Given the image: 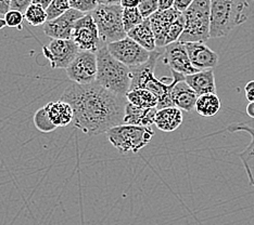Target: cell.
<instances>
[{"label": "cell", "mask_w": 254, "mask_h": 225, "mask_svg": "<svg viewBox=\"0 0 254 225\" xmlns=\"http://www.w3.org/2000/svg\"><path fill=\"white\" fill-rule=\"evenodd\" d=\"M61 101L70 104L74 112L72 125L85 135L94 136L124 124L127 99L112 93L97 83H72L63 92Z\"/></svg>", "instance_id": "obj_1"}, {"label": "cell", "mask_w": 254, "mask_h": 225, "mask_svg": "<svg viewBox=\"0 0 254 225\" xmlns=\"http://www.w3.org/2000/svg\"><path fill=\"white\" fill-rule=\"evenodd\" d=\"M163 52L161 51H153L151 52V57L150 60L140 66L132 67L130 69V90L134 89H145L157 97L158 99V111L165 107L174 106L171 99L172 90L174 86L185 80L184 75L171 71L173 75V79L170 83L166 82V78L159 79L154 76V68L157 65L159 57L162 55Z\"/></svg>", "instance_id": "obj_2"}, {"label": "cell", "mask_w": 254, "mask_h": 225, "mask_svg": "<svg viewBox=\"0 0 254 225\" xmlns=\"http://www.w3.org/2000/svg\"><path fill=\"white\" fill-rule=\"evenodd\" d=\"M96 83L119 96L126 97L130 88V69L110 53L107 45L97 51Z\"/></svg>", "instance_id": "obj_3"}, {"label": "cell", "mask_w": 254, "mask_h": 225, "mask_svg": "<svg viewBox=\"0 0 254 225\" xmlns=\"http://www.w3.org/2000/svg\"><path fill=\"white\" fill-rule=\"evenodd\" d=\"M247 0H211L210 37L219 38L230 34L234 28L248 20Z\"/></svg>", "instance_id": "obj_4"}, {"label": "cell", "mask_w": 254, "mask_h": 225, "mask_svg": "<svg viewBox=\"0 0 254 225\" xmlns=\"http://www.w3.org/2000/svg\"><path fill=\"white\" fill-rule=\"evenodd\" d=\"M183 14L185 30L178 42L206 43L211 38V0H194Z\"/></svg>", "instance_id": "obj_5"}, {"label": "cell", "mask_w": 254, "mask_h": 225, "mask_svg": "<svg viewBox=\"0 0 254 225\" xmlns=\"http://www.w3.org/2000/svg\"><path fill=\"white\" fill-rule=\"evenodd\" d=\"M110 143L121 154L138 153L150 143L154 135L151 127L121 125L107 132Z\"/></svg>", "instance_id": "obj_6"}, {"label": "cell", "mask_w": 254, "mask_h": 225, "mask_svg": "<svg viewBox=\"0 0 254 225\" xmlns=\"http://www.w3.org/2000/svg\"><path fill=\"white\" fill-rule=\"evenodd\" d=\"M90 14L98 27L103 44L109 45L127 37L123 25V8L121 4H99Z\"/></svg>", "instance_id": "obj_7"}, {"label": "cell", "mask_w": 254, "mask_h": 225, "mask_svg": "<svg viewBox=\"0 0 254 225\" xmlns=\"http://www.w3.org/2000/svg\"><path fill=\"white\" fill-rule=\"evenodd\" d=\"M107 47L115 59L129 68L145 64L151 57V52L143 49L128 36L119 42L109 44Z\"/></svg>", "instance_id": "obj_8"}, {"label": "cell", "mask_w": 254, "mask_h": 225, "mask_svg": "<svg viewBox=\"0 0 254 225\" xmlns=\"http://www.w3.org/2000/svg\"><path fill=\"white\" fill-rule=\"evenodd\" d=\"M67 78L78 85L96 83L98 73L97 54L89 51H80L65 69Z\"/></svg>", "instance_id": "obj_9"}, {"label": "cell", "mask_w": 254, "mask_h": 225, "mask_svg": "<svg viewBox=\"0 0 254 225\" xmlns=\"http://www.w3.org/2000/svg\"><path fill=\"white\" fill-rule=\"evenodd\" d=\"M72 40L80 51H89L97 53V51L106 44L102 43L98 27L90 13L85 14L75 24Z\"/></svg>", "instance_id": "obj_10"}, {"label": "cell", "mask_w": 254, "mask_h": 225, "mask_svg": "<svg viewBox=\"0 0 254 225\" xmlns=\"http://www.w3.org/2000/svg\"><path fill=\"white\" fill-rule=\"evenodd\" d=\"M79 52L72 39H51L48 45L43 47V53L49 60L53 69H66Z\"/></svg>", "instance_id": "obj_11"}, {"label": "cell", "mask_w": 254, "mask_h": 225, "mask_svg": "<svg viewBox=\"0 0 254 225\" xmlns=\"http://www.w3.org/2000/svg\"><path fill=\"white\" fill-rule=\"evenodd\" d=\"M84 15V13L77 10L70 9L57 19L46 22L43 27L44 33L51 39H72L75 24Z\"/></svg>", "instance_id": "obj_12"}, {"label": "cell", "mask_w": 254, "mask_h": 225, "mask_svg": "<svg viewBox=\"0 0 254 225\" xmlns=\"http://www.w3.org/2000/svg\"><path fill=\"white\" fill-rule=\"evenodd\" d=\"M163 62L170 67L171 71L180 73L184 76L200 72L197 68H194L190 62L185 44L180 42L166 45L164 49Z\"/></svg>", "instance_id": "obj_13"}, {"label": "cell", "mask_w": 254, "mask_h": 225, "mask_svg": "<svg viewBox=\"0 0 254 225\" xmlns=\"http://www.w3.org/2000/svg\"><path fill=\"white\" fill-rule=\"evenodd\" d=\"M182 13L178 12L174 8L169 10H159L153 15L149 17V23L151 26L157 47L165 48L166 47V39L169 36L171 27L177 17Z\"/></svg>", "instance_id": "obj_14"}, {"label": "cell", "mask_w": 254, "mask_h": 225, "mask_svg": "<svg viewBox=\"0 0 254 225\" xmlns=\"http://www.w3.org/2000/svg\"><path fill=\"white\" fill-rule=\"evenodd\" d=\"M190 62L198 71L213 69L218 63L216 52L211 50L205 43H187L185 44Z\"/></svg>", "instance_id": "obj_15"}, {"label": "cell", "mask_w": 254, "mask_h": 225, "mask_svg": "<svg viewBox=\"0 0 254 225\" xmlns=\"http://www.w3.org/2000/svg\"><path fill=\"white\" fill-rule=\"evenodd\" d=\"M227 131L232 132V134L239 131L247 132L251 136L250 144L246 147L244 152L239 154V158L246 169L247 177L249 179V184L254 187V128L246 124L235 123L227 127Z\"/></svg>", "instance_id": "obj_16"}, {"label": "cell", "mask_w": 254, "mask_h": 225, "mask_svg": "<svg viewBox=\"0 0 254 225\" xmlns=\"http://www.w3.org/2000/svg\"><path fill=\"white\" fill-rule=\"evenodd\" d=\"M198 97V94L190 88L185 80L178 82L171 93L173 105L188 113H191L193 109H195V103H197Z\"/></svg>", "instance_id": "obj_17"}, {"label": "cell", "mask_w": 254, "mask_h": 225, "mask_svg": "<svg viewBox=\"0 0 254 225\" xmlns=\"http://www.w3.org/2000/svg\"><path fill=\"white\" fill-rule=\"evenodd\" d=\"M185 82L189 85L190 88L198 94V96L209 93H216L215 76L213 69L200 71L192 75H188V76L185 77Z\"/></svg>", "instance_id": "obj_18"}, {"label": "cell", "mask_w": 254, "mask_h": 225, "mask_svg": "<svg viewBox=\"0 0 254 225\" xmlns=\"http://www.w3.org/2000/svg\"><path fill=\"white\" fill-rule=\"evenodd\" d=\"M158 108H139L127 102L124 124L139 127H151L154 124Z\"/></svg>", "instance_id": "obj_19"}, {"label": "cell", "mask_w": 254, "mask_h": 225, "mask_svg": "<svg viewBox=\"0 0 254 225\" xmlns=\"http://www.w3.org/2000/svg\"><path fill=\"white\" fill-rule=\"evenodd\" d=\"M182 109L175 106L159 109L155 115L154 124L157 128L163 132H173L183 124Z\"/></svg>", "instance_id": "obj_20"}, {"label": "cell", "mask_w": 254, "mask_h": 225, "mask_svg": "<svg viewBox=\"0 0 254 225\" xmlns=\"http://www.w3.org/2000/svg\"><path fill=\"white\" fill-rule=\"evenodd\" d=\"M49 118L57 128L59 127H65L73 123L74 112L70 104L63 101L49 102L45 105Z\"/></svg>", "instance_id": "obj_21"}, {"label": "cell", "mask_w": 254, "mask_h": 225, "mask_svg": "<svg viewBox=\"0 0 254 225\" xmlns=\"http://www.w3.org/2000/svg\"><path fill=\"white\" fill-rule=\"evenodd\" d=\"M127 36L135 40L138 45H140L143 49L149 52L157 50V43H155V37L149 20H145L134 30L127 33Z\"/></svg>", "instance_id": "obj_22"}, {"label": "cell", "mask_w": 254, "mask_h": 225, "mask_svg": "<svg viewBox=\"0 0 254 225\" xmlns=\"http://www.w3.org/2000/svg\"><path fill=\"white\" fill-rule=\"evenodd\" d=\"M222 107L221 99L216 93H209L200 95L195 103V111L201 116L212 117L219 112Z\"/></svg>", "instance_id": "obj_23"}, {"label": "cell", "mask_w": 254, "mask_h": 225, "mask_svg": "<svg viewBox=\"0 0 254 225\" xmlns=\"http://www.w3.org/2000/svg\"><path fill=\"white\" fill-rule=\"evenodd\" d=\"M127 102L139 108H157L158 99L145 89H134L126 95Z\"/></svg>", "instance_id": "obj_24"}, {"label": "cell", "mask_w": 254, "mask_h": 225, "mask_svg": "<svg viewBox=\"0 0 254 225\" xmlns=\"http://www.w3.org/2000/svg\"><path fill=\"white\" fill-rule=\"evenodd\" d=\"M24 19L32 26H44L48 21L46 10L37 4H32L24 13Z\"/></svg>", "instance_id": "obj_25"}, {"label": "cell", "mask_w": 254, "mask_h": 225, "mask_svg": "<svg viewBox=\"0 0 254 225\" xmlns=\"http://www.w3.org/2000/svg\"><path fill=\"white\" fill-rule=\"evenodd\" d=\"M34 125H35L36 128L43 132V134H49V132H53L57 129V127L51 123L49 118V115L47 113V109L45 106L39 108L38 111L34 115Z\"/></svg>", "instance_id": "obj_26"}, {"label": "cell", "mask_w": 254, "mask_h": 225, "mask_svg": "<svg viewBox=\"0 0 254 225\" xmlns=\"http://www.w3.org/2000/svg\"><path fill=\"white\" fill-rule=\"evenodd\" d=\"M143 21L145 20H143L138 8L123 9V25L126 33L134 30L136 26L141 24Z\"/></svg>", "instance_id": "obj_27"}, {"label": "cell", "mask_w": 254, "mask_h": 225, "mask_svg": "<svg viewBox=\"0 0 254 225\" xmlns=\"http://www.w3.org/2000/svg\"><path fill=\"white\" fill-rule=\"evenodd\" d=\"M70 9L71 7H70V1H68V0H54L48 7V9L46 10L48 21L55 20L57 17L63 15Z\"/></svg>", "instance_id": "obj_28"}, {"label": "cell", "mask_w": 254, "mask_h": 225, "mask_svg": "<svg viewBox=\"0 0 254 225\" xmlns=\"http://www.w3.org/2000/svg\"><path fill=\"white\" fill-rule=\"evenodd\" d=\"M184 30H185V17H184V14L182 13L177 17V20L173 23L169 33V36H167V39H166V45L178 42L182 36V34L184 33Z\"/></svg>", "instance_id": "obj_29"}, {"label": "cell", "mask_w": 254, "mask_h": 225, "mask_svg": "<svg viewBox=\"0 0 254 225\" xmlns=\"http://www.w3.org/2000/svg\"><path fill=\"white\" fill-rule=\"evenodd\" d=\"M138 10H139L143 20H148L150 16L160 10L159 0H140Z\"/></svg>", "instance_id": "obj_30"}, {"label": "cell", "mask_w": 254, "mask_h": 225, "mask_svg": "<svg viewBox=\"0 0 254 225\" xmlns=\"http://www.w3.org/2000/svg\"><path fill=\"white\" fill-rule=\"evenodd\" d=\"M71 9L77 10L84 14L91 13L98 5L97 0H68Z\"/></svg>", "instance_id": "obj_31"}, {"label": "cell", "mask_w": 254, "mask_h": 225, "mask_svg": "<svg viewBox=\"0 0 254 225\" xmlns=\"http://www.w3.org/2000/svg\"><path fill=\"white\" fill-rule=\"evenodd\" d=\"M5 23H7V26L11 28L18 27L21 30L23 20H24V14L19 12V11L15 10H10L9 12L4 15Z\"/></svg>", "instance_id": "obj_32"}, {"label": "cell", "mask_w": 254, "mask_h": 225, "mask_svg": "<svg viewBox=\"0 0 254 225\" xmlns=\"http://www.w3.org/2000/svg\"><path fill=\"white\" fill-rule=\"evenodd\" d=\"M33 4V0H11L10 10H15L24 14Z\"/></svg>", "instance_id": "obj_33"}, {"label": "cell", "mask_w": 254, "mask_h": 225, "mask_svg": "<svg viewBox=\"0 0 254 225\" xmlns=\"http://www.w3.org/2000/svg\"><path fill=\"white\" fill-rule=\"evenodd\" d=\"M193 1L194 0H175L173 8H174L176 11H178V12L184 13L185 11H186L190 5L192 4Z\"/></svg>", "instance_id": "obj_34"}, {"label": "cell", "mask_w": 254, "mask_h": 225, "mask_svg": "<svg viewBox=\"0 0 254 225\" xmlns=\"http://www.w3.org/2000/svg\"><path fill=\"white\" fill-rule=\"evenodd\" d=\"M245 94L249 103L254 102V80H251L245 86Z\"/></svg>", "instance_id": "obj_35"}, {"label": "cell", "mask_w": 254, "mask_h": 225, "mask_svg": "<svg viewBox=\"0 0 254 225\" xmlns=\"http://www.w3.org/2000/svg\"><path fill=\"white\" fill-rule=\"evenodd\" d=\"M140 0H121V7L123 9L138 8Z\"/></svg>", "instance_id": "obj_36"}, {"label": "cell", "mask_w": 254, "mask_h": 225, "mask_svg": "<svg viewBox=\"0 0 254 225\" xmlns=\"http://www.w3.org/2000/svg\"><path fill=\"white\" fill-rule=\"evenodd\" d=\"M11 0H0V14L5 15L10 11Z\"/></svg>", "instance_id": "obj_37"}, {"label": "cell", "mask_w": 254, "mask_h": 225, "mask_svg": "<svg viewBox=\"0 0 254 225\" xmlns=\"http://www.w3.org/2000/svg\"><path fill=\"white\" fill-rule=\"evenodd\" d=\"M175 0H159V8L160 10H169L172 9L174 5Z\"/></svg>", "instance_id": "obj_38"}, {"label": "cell", "mask_w": 254, "mask_h": 225, "mask_svg": "<svg viewBox=\"0 0 254 225\" xmlns=\"http://www.w3.org/2000/svg\"><path fill=\"white\" fill-rule=\"evenodd\" d=\"M53 1L54 0H33V3L40 5V7H43L45 10H47Z\"/></svg>", "instance_id": "obj_39"}, {"label": "cell", "mask_w": 254, "mask_h": 225, "mask_svg": "<svg viewBox=\"0 0 254 225\" xmlns=\"http://www.w3.org/2000/svg\"><path fill=\"white\" fill-rule=\"evenodd\" d=\"M97 2L103 5H117L121 4V0H97Z\"/></svg>", "instance_id": "obj_40"}, {"label": "cell", "mask_w": 254, "mask_h": 225, "mask_svg": "<svg viewBox=\"0 0 254 225\" xmlns=\"http://www.w3.org/2000/svg\"><path fill=\"white\" fill-rule=\"evenodd\" d=\"M246 112H247L248 116L251 118H254V102H250L249 104H248Z\"/></svg>", "instance_id": "obj_41"}, {"label": "cell", "mask_w": 254, "mask_h": 225, "mask_svg": "<svg viewBox=\"0 0 254 225\" xmlns=\"http://www.w3.org/2000/svg\"><path fill=\"white\" fill-rule=\"evenodd\" d=\"M5 26H7V23H5V20L4 19H0V30H2V28H4Z\"/></svg>", "instance_id": "obj_42"}]
</instances>
